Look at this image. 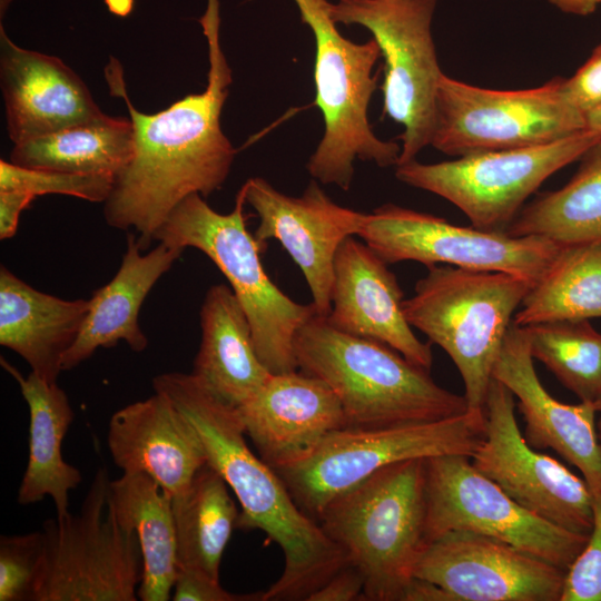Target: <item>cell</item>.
I'll return each mask as SVG.
<instances>
[{"mask_svg":"<svg viewBox=\"0 0 601 601\" xmlns=\"http://www.w3.org/2000/svg\"><path fill=\"white\" fill-rule=\"evenodd\" d=\"M356 236L387 265L415 260L426 267L451 265L504 272L534 284L562 245L540 236H511L450 224L394 204L362 213Z\"/></svg>","mask_w":601,"mask_h":601,"instance_id":"5bb4252c","label":"cell"},{"mask_svg":"<svg viewBox=\"0 0 601 601\" xmlns=\"http://www.w3.org/2000/svg\"><path fill=\"white\" fill-rule=\"evenodd\" d=\"M242 187L246 204L259 218L256 240L264 248L268 239L280 243L300 268L317 314L327 316L335 255L348 236H356L362 213L334 203L317 180L300 197L287 196L260 177Z\"/></svg>","mask_w":601,"mask_h":601,"instance_id":"e0dca14e","label":"cell"},{"mask_svg":"<svg viewBox=\"0 0 601 601\" xmlns=\"http://www.w3.org/2000/svg\"><path fill=\"white\" fill-rule=\"evenodd\" d=\"M562 92L584 115L601 105V42L572 77L563 79Z\"/></svg>","mask_w":601,"mask_h":601,"instance_id":"8d00e7d4","label":"cell"},{"mask_svg":"<svg viewBox=\"0 0 601 601\" xmlns=\"http://www.w3.org/2000/svg\"><path fill=\"white\" fill-rule=\"evenodd\" d=\"M551 4L565 13L588 16L595 11L601 0H549Z\"/></svg>","mask_w":601,"mask_h":601,"instance_id":"60d3db41","label":"cell"},{"mask_svg":"<svg viewBox=\"0 0 601 601\" xmlns=\"http://www.w3.org/2000/svg\"><path fill=\"white\" fill-rule=\"evenodd\" d=\"M365 600L364 578L349 562L339 569L307 601H353Z\"/></svg>","mask_w":601,"mask_h":601,"instance_id":"74e56055","label":"cell"},{"mask_svg":"<svg viewBox=\"0 0 601 601\" xmlns=\"http://www.w3.org/2000/svg\"><path fill=\"white\" fill-rule=\"evenodd\" d=\"M141 252L137 235L129 233L119 269L89 298V312L79 336L63 357V371L75 368L98 348L112 347L119 341L134 352L147 348L148 339L138 321L141 305L184 250L158 243L147 254Z\"/></svg>","mask_w":601,"mask_h":601,"instance_id":"603a6c76","label":"cell"},{"mask_svg":"<svg viewBox=\"0 0 601 601\" xmlns=\"http://www.w3.org/2000/svg\"><path fill=\"white\" fill-rule=\"evenodd\" d=\"M236 412L258 456L274 470L308 457L329 434L346 428L334 391L299 370L272 374Z\"/></svg>","mask_w":601,"mask_h":601,"instance_id":"ac0fdd59","label":"cell"},{"mask_svg":"<svg viewBox=\"0 0 601 601\" xmlns=\"http://www.w3.org/2000/svg\"><path fill=\"white\" fill-rule=\"evenodd\" d=\"M565 571L501 540L451 531L425 544L413 577L450 601H561Z\"/></svg>","mask_w":601,"mask_h":601,"instance_id":"2e32d148","label":"cell"},{"mask_svg":"<svg viewBox=\"0 0 601 601\" xmlns=\"http://www.w3.org/2000/svg\"><path fill=\"white\" fill-rule=\"evenodd\" d=\"M89 306V299L59 298L0 268V344L47 382L56 383L63 371V357L79 336Z\"/></svg>","mask_w":601,"mask_h":601,"instance_id":"cb8c5ba5","label":"cell"},{"mask_svg":"<svg viewBox=\"0 0 601 601\" xmlns=\"http://www.w3.org/2000/svg\"><path fill=\"white\" fill-rule=\"evenodd\" d=\"M579 160L563 187L523 206L508 235L540 236L559 245L601 242V138Z\"/></svg>","mask_w":601,"mask_h":601,"instance_id":"f1b7e54d","label":"cell"},{"mask_svg":"<svg viewBox=\"0 0 601 601\" xmlns=\"http://www.w3.org/2000/svg\"><path fill=\"white\" fill-rule=\"evenodd\" d=\"M425 460L382 467L333 499L317 523L364 578L371 601H402L425 546Z\"/></svg>","mask_w":601,"mask_h":601,"instance_id":"277c9868","label":"cell"},{"mask_svg":"<svg viewBox=\"0 0 601 601\" xmlns=\"http://www.w3.org/2000/svg\"><path fill=\"white\" fill-rule=\"evenodd\" d=\"M513 324L601 318V242L562 245L524 296Z\"/></svg>","mask_w":601,"mask_h":601,"instance_id":"4dcf8cb0","label":"cell"},{"mask_svg":"<svg viewBox=\"0 0 601 601\" xmlns=\"http://www.w3.org/2000/svg\"><path fill=\"white\" fill-rule=\"evenodd\" d=\"M597 428H598V436H599V442L601 446V413H599V416L597 420Z\"/></svg>","mask_w":601,"mask_h":601,"instance_id":"ee69618b","label":"cell"},{"mask_svg":"<svg viewBox=\"0 0 601 601\" xmlns=\"http://www.w3.org/2000/svg\"><path fill=\"white\" fill-rule=\"evenodd\" d=\"M523 328L532 357L581 402L595 405L601 397V333L590 321H552Z\"/></svg>","mask_w":601,"mask_h":601,"instance_id":"1f68e13d","label":"cell"},{"mask_svg":"<svg viewBox=\"0 0 601 601\" xmlns=\"http://www.w3.org/2000/svg\"><path fill=\"white\" fill-rule=\"evenodd\" d=\"M134 149L130 118L105 115L13 145L10 161L26 168L115 179L131 160Z\"/></svg>","mask_w":601,"mask_h":601,"instance_id":"83f0119b","label":"cell"},{"mask_svg":"<svg viewBox=\"0 0 601 601\" xmlns=\"http://www.w3.org/2000/svg\"><path fill=\"white\" fill-rule=\"evenodd\" d=\"M315 41V104L324 134L306 168L318 183L348 190L356 159L380 167L397 166L401 145L380 139L368 121V106L377 88L373 68L381 57L377 42L356 43L341 35L329 14L328 0H293Z\"/></svg>","mask_w":601,"mask_h":601,"instance_id":"52a82bcc","label":"cell"},{"mask_svg":"<svg viewBox=\"0 0 601 601\" xmlns=\"http://www.w3.org/2000/svg\"><path fill=\"white\" fill-rule=\"evenodd\" d=\"M36 198L31 193L20 189L0 190V239L16 235L22 210Z\"/></svg>","mask_w":601,"mask_h":601,"instance_id":"f35d334b","label":"cell"},{"mask_svg":"<svg viewBox=\"0 0 601 601\" xmlns=\"http://www.w3.org/2000/svg\"><path fill=\"white\" fill-rule=\"evenodd\" d=\"M228 490L221 475L206 463L187 489L171 497L178 568L219 580L221 556L239 516Z\"/></svg>","mask_w":601,"mask_h":601,"instance_id":"f546056e","label":"cell"},{"mask_svg":"<svg viewBox=\"0 0 601 601\" xmlns=\"http://www.w3.org/2000/svg\"><path fill=\"white\" fill-rule=\"evenodd\" d=\"M219 8V0H207L199 18L209 61L203 92L145 114L128 96L120 61L110 57L104 70L110 95L125 101L135 137L132 158L114 180L104 217L114 228L135 229L142 250L183 199L208 197L223 186L237 152L220 125L233 77L220 45Z\"/></svg>","mask_w":601,"mask_h":601,"instance_id":"6da1fadb","label":"cell"},{"mask_svg":"<svg viewBox=\"0 0 601 601\" xmlns=\"http://www.w3.org/2000/svg\"><path fill=\"white\" fill-rule=\"evenodd\" d=\"M43 555V533L0 536V601H32Z\"/></svg>","mask_w":601,"mask_h":601,"instance_id":"836d02e7","label":"cell"},{"mask_svg":"<svg viewBox=\"0 0 601 601\" xmlns=\"http://www.w3.org/2000/svg\"><path fill=\"white\" fill-rule=\"evenodd\" d=\"M562 77L522 90L476 87L443 73L431 145L455 158L549 144L587 128L562 92Z\"/></svg>","mask_w":601,"mask_h":601,"instance_id":"7c38bea8","label":"cell"},{"mask_svg":"<svg viewBox=\"0 0 601 601\" xmlns=\"http://www.w3.org/2000/svg\"><path fill=\"white\" fill-rule=\"evenodd\" d=\"M297 367L336 394L346 428H378L460 416L464 395L437 385L430 371L393 347L335 329L317 313L294 339Z\"/></svg>","mask_w":601,"mask_h":601,"instance_id":"3957f363","label":"cell"},{"mask_svg":"<svg viewBox=\"0 0 601 601\" xmlns=\"http://www.w3.org/2000/svg\"><path fill=\"white\" fill-rule=\"evenodd\" d=\"M110 456L122 473H145L171 497L207 463L191 422L162 393L116 411L109 421Z\"/></svg>","mask_w":601,"mask_h":601,"instance_id":"7402d4cb","label":"cell"},{"mask_svg":"<svg viewBox=\"0 0 601 601\" xmlns=\"http://www.w3.org/2000/svg\"><path fill=\"white\" fill-rule=\"evenodd\" d=\"M1 366L17 381L29 408V453L18 490L21 505L49 496L58 518L69 512V493L82 481L80 471L62 457L61 445L75 413L66 392L33 372L27 377L1 357Z\"/></svg>","mask_w":601,"mask_h":601,"instance_id":"484cf974","label":"cell"},{"mask_svg":"<svg viewBox=\"0 0 601 601\" xmlns=\"http://www.w3.org/2000/svg\"><path fill=\"white\" fill-rule=\"evenodd\" d=\"M403 300V290L387 264L365 243L348 236L335 255L326 321L339 332L382 342L430 371V343L415 336L404 316Z\"/></svg>","mask_w":601,"mask_h":601,"instance_id":"ffe728a7","label":"cell"},{"mask_svg":"<svg viewBox=\"0 0 601 601\" xmlns=\"http://www.w3.org/2000/svg\"><path fill=\"white\" fill-rule=\"evenodd\" d=\"M595 408H597L598 413H601V397H600L599 401L595 403Z\"/></svg>","mask_w":601,"mask_h":601,"instance_id":"bcb514c9","label":"cell"},{"mask_svg":"<svg viewBox=\"0 0 601 601\" xmlns=\"http://www.w3.org/2000/svg\"><path fill=\"white\" fill-rule=\"evenodd\" d=\"M601 138L585 128L549 144L472 154L436 164L396 166V178L455 205L473 227L505 231L526 199Z\"/></svg>","mask_w":601,"mask_h":601,"instance_id":"8fae6325","label":"cell"},{"mask_svg":"<svg viewBox=\"0 0 601 601\" xmlns=\"http://www.w3.org/2000/svg\"><path fill=\"white\" fill-rule=\"evenodd\" d=\"M402 601H450V597L435 583L414 577L406 587Z\"/></svg>","mask_w":601,"mask_h":601,"instance_id":"ab89813d","label":"cell"},{"mask_svg":"<svg viewBox=\"0 0 601 601\" xmlns=\"http://www.w3.org/2000/svg\"><path fill=\"white\" fill-rule=\"evenodd\" d=\"M199 317L201 338L191 374L216 398L237 408L272 373L256 352L250 323L230 287L210 286Z\"/></svg>","mask_w":601,"mask_h":601,"instance_id":"d4e9b609","label":"cell"},{"mask_svg":"<svg viewBox=\"0 0 601 601\" xmlns=\"http://www.w3.org/2000/svg\"><path fill=\"white\" fill-rule=\"evenodd\" d=\"M11 0H1V17L3 14V11H6L7 7L10 4Z\"/></svg>","mask_w":601,"mask_h":601,"instance_id":"f6af8a7d","label":"cell"},{"mask_svg":"<svg viewBox=\"0 0 601 601\" xmlns=\"http://www.w3.org/2000/svg\"><path fill=\"white\" fill-rule=\"evenodd\" d=\"M263 592L237 594L225 590L219 580L191 569L178 568L171 599L175 601H262Z\"/></svg>","mask_w":601,"mask_h":601,"instance_id":"d590c367","label":"cell"},{"mask_svg":"<svg viewBox=\"0 0 601 601\" xmlns=\"http://www.w3.org/2000/svg\"><path fill=\"white\" fill-rule=\"evenodd\" d=\"M474 467L518 504L568 531L589 535L592 492L552 456L531 447L515 418L512 392L492 378L484 404V434L470 457Z\"/></svg>","mask_w":601,"mask_h":601,"instance_id":"9a60e30c","label":"cell"},{"mask_svg":"<svg viewBox=\"0 0 601 601\" xmlns=\"http://www.w3.org/2000/svg\"><path fill=\"white\" fill-rule=\"evenodd\" d=\"M403 300L407 323L446 352L463 380L467 411L484 416L493 368L516 308L533 285L504 272L427 267Z\"/></svg>","mask_w":601,"mask_h":601,"instance_id":"5b68a950","label":"cell"},{"mask_svg":"<svg viewBox=\"0 0 601 601\" xmlns=\"http://www.w3.org/2000/svg\"><path fill=\"white\" fill-rule=\"evenodd\" d=\"M109 479L97 471L80 511L42 525L43 555L32 601H136L138 539L107 509Z\"/></svg>","mask_w":601,"mask_h":601,"instance_id":"ba28073f","label":"cell"},{"mask_svg":"<svg viewBox=\"0 0 601 601\" xmlns=\"http://www.w3.org/2000/svg\"><path fill=\"white\" fill-rule=\"evenodd\" d=\"M114 180L109 176L32 169L0 160V190L20 189L36 197L57 194L91 203H105Z\"/></svg>","mask_w":601,"mask_h":601,"instance_id":"d6a6232c","label":"cell"},{"mask_svg":"<svg viewBox=\"0 0 601 601\" xmlns=\"http://www.w3.org/2000/svg\"><path fill=\"white\" fill-rule=\"evenodd\" d=\"M108 10L119 17L128 16L134 7V0H104Z\"/></svg>","mask_w":601,"mask_h":601,"instance_id":"b9f144b4","label":"cell"},{"mask_svg":"<svg viewBox=\"0 0 601 601\" xmlns=\"http://www.w3.org/2000/svg\"><path fill=\"white\" fill-rule=\"evenodd\" d=\"M587 128L601 135V105L585 114Z\"/></svg>","mask_w":601,"mask_h":601,"instance_id":"7bdbcfd3","label":"cell"},{"mask_svg":"<svg viewBox=\"0 0 601 601\" xmlns=\"http://www.w3.org/2000/svg\"><path fill=\"white\" fill-rule=\"evenodd\" d=\"M0 83L13 145L106 114L60 58L19 47L0 23Z\"/></svg>","mask_w":601,"mask_h":601,"instance_id":"44dd1931","label":"cell"},{"mask_svg":"<svg viewBox=\"0 0 601 601\" xmlns=\"http://www.w3.org/2000/svg\"><path fill=\"white\" fill-rule=\"evenodd\" d=\"M493 378L518 398L524 439L535 450L552 449L582 474L591 492L601 491V446L595 405L565 404L542 385L523 327L511 324L493 368Z\"/></svg>","mask_w":601,"mask_h":601,"instance_id":"d6986e66","label":"cell"},{"mask_svg":"<svg viewBox=\"0 0 601 601\" xmlns=\"http://www.w3.org/2000/svg\"><path fill=\"white\" fill-rule=\"evenodd\" d=\"M107 509L138 539L142 575L138 599L168 601L178 571L171 495L145 473L109 480Z\"/></svg>","mask_w":601,"mask_h":601,"instance_id":"4316f807","label":"cell"},{"mask_svg":"<svg viewBox=\"0 0 601 601\" xmlns=\"http://www.w3.org/2000/svg\"><path fill=\"white\" fill-rule=\"evenodd\" d=\"M484 434V416H460L378 428H342L306 459L275 470L298 508L317 520L324 508L382 467L441 455L472 456ZM317 522V521H316Z\"/></svg>","mask_w":601,"mask_h":601,"instance_id":"9c48e42d","label":"cell"},{"mask_svg":"<svg viewBox=\"0 0 601 601\" xmlns=\"http://www.w3.org/2000/svg\"><path fill=\"white\" fill-rule=\"evenodd\" d=\"M243 187L228 214L213 209L199 194L183 199L154 240L204 253L224 274L252 326L256 352L272 374L297 371L294 339L317 312L313 302L299 304L268 277L260 259L264 247L246 226Z\"/></svg>","mask_w":601,"mask_h":601,"instance_id":"8992f818","label":"cell"},{"mask_svg":"<svg viewBox=\"0 0 601 601\" xmlns=\"http://www.w3.org/2000/svg\"><path fill=\"white\" fill-rule=\"evenodd\" d=\"M592 529L565 573L561 601H601V491L592 492Z\"/></svg>","mask_w":601,"mask_h":601,"instance_id":"e575fe53","label":"cell"},{"mask_svg":"<svg viewBox=\"0 0 601 601\" xmlns=\"http://www.w3.org/2000/svg\"><path fill=\"white\" fill-rule=\"evenodd\" d=\"M425 542L467 531L506 542L568 571L588 535L568 531L530 512L477 471L466 455L425 460Z\"/></svg>","mask_w":601,"mask_h":601,"instance_id":"4fadbf2b","label":"cell"},{"mask_svg":"<svg viewBox=\"0 0 601 601\" xmlns=\"http://www.w3.org/2000/svg\"><path fill=\"white\" fill-rule=\"evenodd\" d=\"M152 386L195 426L207 464L238 500L237 526L260 530L282 549L283 573L262 601L308 600L348 563L346 554L298 508L278 473L254 454L236 408L216 398L191 373L159 374Z\"/></svg>","mask_w":601,"mask_h":601,"instance_id":"7a4b0ae2","label":"cell"},{"mask_svg":"<svg viewBox=\"0 0 601 601\" xmlns=\"http://www.w3.org/2000/svg\"><path fill=\"white\" fill-rule=\"evenodd\" d=\"M437 0H337L336 23L364 27L384 59L383 114L403 126L398 165L431 145L440 79L432 20Z\"/></svg>","mask_w":601,"mask_h":601,"instance_id":"30bf717a","label":"cell"}]
</instances>
